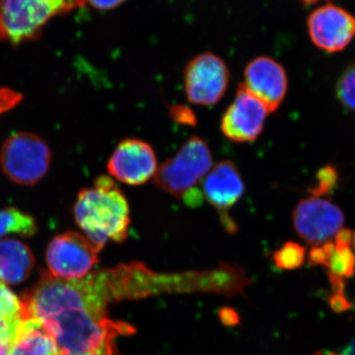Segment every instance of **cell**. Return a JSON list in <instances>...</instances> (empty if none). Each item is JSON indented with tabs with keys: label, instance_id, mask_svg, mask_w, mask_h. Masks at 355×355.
<instances>
[{
	"label": "cell",
	"instance_id": "cell-1",
	"mask_svg": "<svg viewBox=\"0 0 355 355\" xmlns=\"http://www.w3.org/2000/svg\"><path fill=\"white\" fill-rule=\"evenodd\" d=\"M20 301L23 319L40 322L62 354L120 355L114 338L135 334L130 324L110 319L76 279L43 273Z\"/></svg>",
	"mask_w": 355,
	"mask_h": 355
},
{
	"label": "cell",
	"instance_id": "cell-2",
	"mask_svg": "<svg viewBox=\"0 0 355 355\" xmlns=\"http://www.w3.org/2000/svg\"><path fill=\"white\" fill-rule=\"evenodd\" d=\"M73 211L77 225L100 251L108 241L123 243L127 239L130 205L111 178H97L92 187L81 191Z\"/></svg>",
	"mask_w": 355,
	"mask_h": 355
},
{
	"label": "cell",
	"instance_id": "cell-3",
	"mask_svg": "<svg viewBox=\"0 0 355 355\" xmlns=\"http://www.w3.org/2000/svg\"><path fill=\"white\" fill-rule=\"evenodd\" d=\"M212 168L209 146L200 137H191L174 157L159 166L153 183L160 190L177 198H184L189 205H198L202 195L198 184L203 181Z\"/></svg>",
	"mask_w": 355,
	"mask_h": 355
},
{
	"label": "cell",
	"instance_id": "cell-4",
	"mask_svg": "<svg viewBox=\"0 0 355 355\" xmlns=\"http://www.w3.org/2000/svg\"><path fill=\"white\" fill-rule=\"evenodd\" d=\"M83 6L77 0H0V41L18 44L38 38L53 16Z\"/></svg>",
	"mask_w": 355,
	"mask_h": 355
},
{
	"label": "cell",
	"instance_id": "cell-5",
	"mask_svg": "<svg viewBox=\"0 0 355 355\" xmlns=\"http://www.w3.org/2000/svg\"><path fill=\"white\" fill-rule=\"evenodd\" d=\"M51 161L46 141L31 132H18L9 137L0 150L2 171L14 183L33 186L49 171Z\"/></svg>",
	"mask_w": 355,
	"mask_h": 355
},
{
	"label": "cell",
	"instance_id": "cell-6",
	"mask_svg": "<svg viewBox=\"0 0 355 355\" xmlns=\"http://www.w3.org/2000/svg\"><path fill=\"white\" fill-rule=\"evenodd\" d=\"M100 250L86 236L77 232L55 236L46 250L49 272L57 279H80L97 265Z\"/></svg>",
	"mask_w": 355,
	"mask_h": 355
},
{
	"label": "cell",
	"instance_id": "cell-7",
	"mask_svg": "<svg viewBox=\"0 0 355 355\" xmlns=\"http://www.w3.org/2000/svg\"><path fill=\"white\" fill-rule=\"evenodd\" d=\"M229 80L230 71L221 58L211 53L198 55L184 69L187 99L200 106L216 105L225 95Z\"/></svg>",
	"mask_w": 355,
	"mask_h": 355
},
{
	"label": "cell",
	"instance_id": "cell-8",
	"mask_svg": "<svg viewBox=\"0 0 355 355\" xmlns=\"http://www.w3.org/2000/svg\"><path fill=\"white\" fill-rule=\"evenodd\" d=\"M293 226L301 239L312 246L331 241L343 228L340 207L324 198H303L293 209Z\"/></svg>",
	"mask_w": 355,
	"mask_h": 355
},
{
	"label": "cell",
	"instance_id": "cell-9",
	"mask_svg": "<svg viewBox=\"0 0 355 355\" xmlns=\"http://www.w3.org/2000/svg\"><path fill=\"white\" fill-rule=\"evenodd\" d=\"M307 28L312 43L327 53L345 50L355 38L354 15L333 3L312 11Z\"/></svg>",
	"mask_w": 355,
	"mask_h": 355
},
{
	"label": "cell",
	"instance_id": "cell-10",
	"mask_svg": "<svg viewBox=\"0 0 355 355\" xmlns=\"http://www.w3.org/2000/svg\"><path fill=\"white\" fill-rule=\"evenodd\" d=\"M268 114L265 105L240 84L232 104L222 116L221 132L233 142H253L263 132Z\"/></svg>",
	"mask_w": 355,
	"mask_h": 355
},
{
	"label": "cell",
	"instance_id": "cell-11",
	"mask_svg": "<svg viewBox=\"0 0 355 355\" xmlns=\"http://www.w3.org/2000/svg\"><path fill=\"white\" fill-rule=\"evenodd\" d=\"M109 174L121 183L139 186L153 179L157 158L150 144L141 139L123 140L110 158Z\"/></svg>",
	"mask_w": 355,
	"mask_h": 355
},
{
	"label": "cell",
	"instance_id": "cell-12",
	"mask_svg": "<svg viewBox=\"0 0 355 355\" xmlns=\"http://www.w3.org/2000/svg\"><path fill=\"white\" fill-rule=\"evenodd\" d=\"M202 182L205 200L220 214L222 223L229 232H234L236 224L228 211L245 193L244 180L237 166L230 160L221 161L211 168Z\"/></svg>",
	"mask_w": 355,
	"mask_h": 355
},
{
	"label": "cell",
	"instance_id": "cell-13",
	"mask_svg": "<svg viewBox=\"0 0 355 355\" xmlns=\"http://www.w3.org/2000/svg\"><path fill=\"white\" fill-rule=\"evenodd\" d=\"M243 85L272 113L286 98L288 78L286 69L277 60L259 57L250 62L245 69Z\"/></svg>",
	"mask_w": 355,
	"mask_h": 355
},
{
	"label": "cell",
	"instance_id": "cell-14",
	"mask_svg": "<svg viewBox=\"0 0 355 355\" xmlns=\"http://www.w3.org/2000/svg\"><path fill=\"white\" fill-rule=\"evenodd\" d=\"M35 258L27 245L16 239L0 240V282L19 284L28 279Z\"/></svg>",
	"mask_w": 355,
	"mask_h": 355
},
{
	"label": "cell",
	"instance_id": "cell-15",
	"mask_svg": "<svg viewBox=\"0 0 355 355\" xmlns=\"http://www.w3.org/2000/svg\"><path fill=\"white\" fill-rule=\"evenodd\" d=\"M10 355H62L57 342L34 319H23Z\"/></svg>",
	"mask_w": 355,
	"mask_h": 355
},
{
	"label": "cell",
	"instance_id": "cell-16",
	"mask_svg": "<svg viewBox=\"0 0 355 355\" xmlns=\"http://www.w3.org/2000/svg\"><path fill=\"white\" fill-rule=\"evenodd\" d=\"M36 220L30 214L14 207L0 210V237L18 234L31 237L36 234Z\"/></svg>",
	"mask_w": 355,
	"mask_h": 355
},
{
	"label": "cell",
	"instance_id": "cell-17",
	"mask_svg": "<svg viewBox=\"0 0 355 355\" xmlns=\"http://www.w3.org/2000/svg\"><path fill=\"white\" fill-rule=\"evenodd\" d=\"M305 261V248L293 241L284 243L272 254L273 263L279 270H297L304 265Z\"/></svg>",
	"mask_w": 355,
	"mask_h": 355
},
{
	"label": "cell",
	"instance_id": "cell-18",
	"mask_svg": "<svg viewBox=\"0 0 355 355\" xmlns=\"http://www.w3.org/2000/svg\"><path fill=\"white\" fill-rule=\"evenodd\" d=\"M352 247L335 243V251L328 266L329 272L345 280L354 277L355 253Z\"/></svg>",
	"mask_w": 355,
	"mask_h": 355
},
{
	"label": "cell",
	"instance_id": "cell-19",
	"mask_svg": "<svg viewBox=\"0 0 355 355\" xmlns=\"http://www.w3.org/2000/svg\"><path fill=\"white\" fill-rule=\"evenodd\" d=\"M336 97L345 109L355 112V62L345 69L336 83Z\"/></svg>",
	"mask_w": 355,
	"mask_h": 355
},
{
	"label": "cell",
	"instance_id": "cell-20",
	"mask_svg": "<svg viewBox=\"0 0 355 355\" xmlns=\"http://www.w3.org/2000/svg\"><path fill=\"white\" fill-rule=\"evenodd\" d=\"M338 182V172L333 165H326L317 172L315 184L309 189L311 196L323 198L335 190Z\"/></svg>",
	"mask_w": 355,
	"mask_h": 355
},
{
	"label": "cell",
	"instance_id": "cell-21",
	"mask_svg": "<svg viewBox=\"0 0 355 355\" xmlns=\"http://www.w3.org/2000/svg\"><path fill=\"white\" fill-rule=\"evenodd\" d=\"M22 317L20 299L0 282V324Z\"/></svg>",
	"mask_w": 355,
	"mask_h": 355
},
{
	"label": "cell",
	"instance_id": "cell-22",
	"mask_svg": "<svg viewBox=\"0 0 355 355\" xmlns=\"http://www.w3.org/2000/svg\"><path fill=\"white\" fill-rule=\"evenodd\" d=\"M23 318L0 324V355H10Z\"/></svg>",
	"mask_w": 355,
	"mask_h": 355
},
{
	"label": "cell",
	"instance_id": "cell-23",
	"mask_svg": "<svg viewBox=\"0 0 355 355\" xmlns=\"http://www.w3.org/2000/svg\"><path fill=\"white\" fill-rule=\"evenodd\" d=\"M334 251H335V243L333 240L324 244L312 246L308 254V261L311 266H324L328 268Z\"/></svg>",
	"mask_w": 355,
	"mask_h": 355
},
{
	"label": "cell",
	"instance_id": "cell-24",
	"mask_svg": "<svg viewBox=\"0 0 355 355\" xmlns=\"http://www.w3.org/2000/svg\"><path fill=\"white\" fill-rule=\"evenodd\" d=\"M22 96L16 91L6 87H0V114L13 109L19 104Z\"/></svg>",
	"mask_w": 355,
	"mask_h": 355
},
{
	"label": "cell",
	"instance_id": "cell-25",
	"mask_svg": "<svg viewBox=\"0 0 355 355\" xmlns=\"http://www.w3.org/2000/svg\"><path fill=\"white\" fill-rule=\"evenodd\" d=\"M170 116H171L173 121L182 123V125H193L197 123L193 112L190 109L187 108V107L181 106V105L173 106L171 110H170Z\"/></svg>",
	"mask_w": 355,
	"mask_h": 355
},
{
	"label": "cell",
	"instance_id": "cell-26",
	"mask_svg": "<svg viewBox=\"0 0 355 355\" xmlns=\"http://www.w3.org/2000/svg\"><path fill=\"white\" fill-rule=\"evenodd\" d=\"M331 309L336 313H343L354 307V303L345 295V292H333L329 298Z\"/></svg>",
	"mask_w": 355,
	"mask_h": 355
},
{
	"label": "cell",
	"instance_id": "cell-27",
	"mask_svg": "<svg viewBox=\"0 0 355 355\" xmlns=\"http://www.w3.org/2000/svg\"><path fill=\"white\" fill-rule=\"evenodd\" d=\"M85 1L98 10H111L121 6L127 0H85Z\"/></svg>",
	"mask_w": 355,
	"mask_h": 355
},
{
	"label": "cell",
	"instance_id": "cell-28",
	"mask_svg": "<svg viewBox=\"0 0 355 355\" xmlns=\"http://www.w3.org/2000/svg\"><path fill=\"white\" fill-rule=\"evenodd\" d=\"M220 319L222 323L227 324V326H234L238 323L237 313L234 310L227 309V308L220 310Z\"/></svg>",
	"mask_w": 355,
	"mask_h": 355
},
{
	"label": "cell",
	"instance_id": "cell-29",
	"mask_svg": "<svg viewBox=\"0 0 355 355\" xmlns=\"http://www.w3.org/2000/svg\"><path fill=\"white\" fill-rule=\"evenodd\" d=\"M343 355H355V338L350 340L347 345L343 347Z\"/></svg>",
	"mask_w": 355,
	"mask_h": 355
},
{
	"label": "cell",
	"instance_id": "cell-30",
	"mask_svg": "<svg viewBox=\"0 0 355 355\" xmlns=\"http://www.w3.org/2000/svg\"><path fill=\"white\" fill-rule=\"evenodd\" d=\"M320 1H321V0H301V2L305 4V6H312V4H316Z\"/></svg>",
	"mask_w": 355,
	"mask_h": 355
},
{
	"label": "cell",
	"instance_id": "cell-31",
	"mask_svg": "<svg viewBox=\"0 0 355 355\" xmlns=\"http://www.w3.org/2000/svg\"><path fill=\"white\" fill-rule=\"evenodd\" d=\"M352 247H354V250L355 252V230L354 232L352 233Z\"/></svg>",
	"mask_w": 355,
	"mask_h": 355
},
{
	"label": "cell",
	"instance_id": "cell-32",
	"mask_svg": "<svg viewBox=\"0 0 355 355\" xmlns=\"http://www.w3.org/2000/svg\"><path fill=\"white\" fill-rule=\"evenodd\" d=\"M77 1L80 2V3L83 4V6H85V3H86L85 0H77Z\"/></svg>",
	"mask_w": 355,
	"mask_h": 355
},
{
	"label": "cell",
	"instance_id": "cell-33",
	"mask_svg": "<svg viewBox=\"0 0 355 355\" xmlns=\"http://www.w3.org/2000/svg\"><path fill=\"white\" fill-rule=\"evenodd\" d=\"M327 355H342V354H336V352H329V354Z\"/></svg>",
	"mask_w": 355,
	"mask_h": 355
},
{
	"label": "cell",
	"instance_id": "cell-34",
	"mask_svg": "<svg viewBox=\"0 0 355 355\" xmlns=\"http://www.w3.org/2000/svg\"><path fill=\"white\" fill-rule=\"evenodd\" d=\"M62 355H73V354H62Z\"/></svg>",
	"mask_w": 355,
	"mask_h": 355
}]
</instances>
